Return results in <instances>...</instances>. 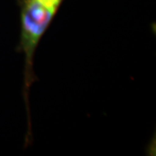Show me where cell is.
<instances>
[{"label": "cell", "mask_w": 156, "mask_h": 156, "mask_svg": "<svg viewBox=\"0 0 156 156\" xmlns=\"http://www.w3.org/2000/svg\"><path fill=\"white\" fill-rule=\"evenodd\" d=\"M20 9V39L17 50L24 56L23 96L27 111L28 130L25 136L24 147L32 143L31 121L30 113V89L37 81L34 71V56L39 43L63 0H19Z\"/></svg>", "instance_id": "1"}]
</instances>
